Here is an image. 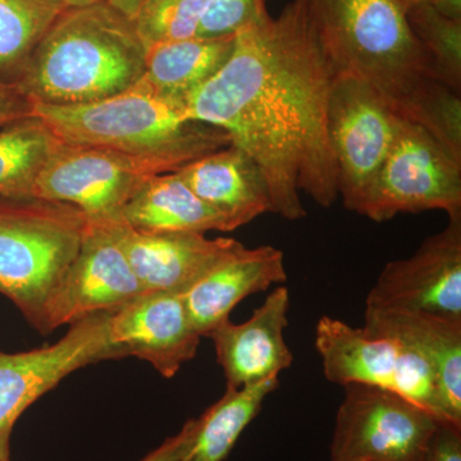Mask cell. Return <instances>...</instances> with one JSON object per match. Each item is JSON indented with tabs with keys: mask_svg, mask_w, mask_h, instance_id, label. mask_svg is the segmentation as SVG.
Here are the masks:
<instances>
[{
	"mask_svg": "<svg viewBox=\"0 0 461 461\" xmlns=\"http://www.w3.org/2000/svg\"><path fill=\"white\" fill-rule=\"evenodd\" d=\"M338 68L321 41L308 0L235 33L227 62L185 99L187 118L217 127L262 171L272 213L306 217L300 194L321 208L339 195L329 108Z\"/></svg>",
	"mask_w": 461,
	"mask_h": 461,
	"instance_id": "6da1fadb",
	"label": "cell"
},
{
	"mask_svg": "<svg viewBox=\"0 0 461 461\" xmlns=\"http://www.w3.org/2000/svg\"><path fill=\"white\" fill-rule=\"evenodd\" d=\"M339 74L366 85L393 113L420 124L461 158V98L439 81L403 0H308Z\"/></svg>",
	"mask_w": 461,
	"mask_h": 461,
	"instance_id": "7a4b0ae2",
	"label": "cell"
},
{
	"mask_svg": "<svg viewBox=\"0 0 461 461\" xmlns=\"http://www.w3.org/2000/svg\"><path fill=\"white\" fill-rule=\"evenodd\" d=\"M145 51L135 23L104 0L65 9L33 50L17 87L32 104L98 102L144 77Z\"/></svg>",
	"mask_w": 461,
	"mask_h": 461,
	"instance_id": "3957f363",
	"label": "cell"
},
{
	"mask_svg": "<svg viewBox=\"0 0 461 461\" xmlns=\"http://www.w3.org/2000/svg\"><path fill=\"white\" fill-rule=\"evenodd\" d=\"M32 114L66 144L156 158L173 171L230 144L226 132L187 118L180 103L160 93L145 77L98 102L32 104Z\"/></svg>",
	"mask_w": 461,
	"mask_h": 461,
	"instance_id": "277c9868",
	"label": "cell"
},
{
	"mask_svg": "<svg viewBox=\"0 0 461 461\" xmlns=\"http://www.w3.org/2000/svg\"><path fill=\"white\" fill-rule=\"evenodd\" d=\"M87 223L72 205L36 196H0V294L42 335L51 299Z\"/></svg>",
	"mask_w": 461,
	"mask_h": 461,
	"instance_id": "5b68a950",
	"label": "cell"
},
{
	"mask_svg": "<svg viewBox=\"0 0 461 461\" xmlns=\"http://www.w3.org/2000/svg\"><path fill=\"white\" fill-rule=\"evenodd\" d=\"M314 344L327 381L390 391L446 421L435 369L411 346L327 315L318 321Z\"/></svg>",
	"mask_w": 461,
	"mask_h": 461,
	"instance_id": "8992f818",
	"label": "cell"
},
{
	"mask_svg": "<svg viewBox=\"0 0 461 461\" xmlns=\"http://www.w3.org/2000/svg\"><path fill=\"white\" fill-rule=\"evenodd\" d=\"M461 213V159L420 124L400 118L395 140L357 213L386 222L400 213Z\"/></svg>",
	"mask_w": 461,
	"mask_h": 461,
	"instance_id": "52a82bcc",
	"label": "cell"
},
{
	"mask_svg": "<svg viewBox=\"0 0 461 461\" xmlns=\"http://www.w3.org/2000/svg\"><path fill=\"white\" fill-rule=\"evenodd\" d=\"M167 172L175 171L156 158L63 142L39 175L32 196L75 206L89 222H121L142 185Z\"/></svg>",
	"mask_w": 461,
	"mask_h": 461,
	"instance_id": "ba28073f",
	"label": "cell"
},
{
	"mask_svg": "<svg viewBox=\"0 0 461 461\" xmlns=\"http://www.w3.org/2000/svg\"><path fill=\"white\" fill-rule=\"evenodd\" d=\"M344 388L330 461L420 460L441 420L390 391L360 384Z\"/></svg>",
	"mask_w": 461,
	"mask_h": 461,
	"instance_id": "9c48e42d",
	"label": "cell"
},
{
	"mask_svg": "<svg viewBox=\"0 0 461 461\" xmlns=\"http://www.w3.org/2000/svg\"><path fill=\"white\" fill-rule=\"evenodd\" d=\"M111 313L93 314L72 323L54 345L23 353L0 351V460L9 459L14 424L39 397L83 366L122 359L109 339Z\"/></svg>",
	"mask_w": 461,
	"mask_h": 461,
	"instance_id": "30bf717a",
	"label": "cell"
},
{
	"mask_svg": "<svg viewBox=\"0 0 461 461\" xmlns=\"http://www.w3.org/2000/svg\"><path fill=\"white\" fill-rule=\"evenodd\" d=\"M400 115L366 85L339 74L330 93L329 135L346 209L359 211L395 140Z\"/></svg>",
	"mask_w": 461,
	"mask_h": 461,
	"instance_id": "8fae6325",
	"label": "cell"
},
{
	"mask_svg": "<svg viewBox=\"0 0 461 461\" xmlns=\"http://www.w3.org/2000/svg\"><path fill=\"white\" fill-rule=\"evenodd\" d=\"M366 308L436 315L461 321V213L421 242L412 256L387 263Z\"/></svg>",
	"mask_w": 461,
	"mask_h": 461,
	"instance_id": "7c38bea8",
	"label": "cell"
},
{
	"mask_svg": "<svg viewBox=\"0 0 461 461\" xmlns=\"http://www.w3.org/2000/svg\"><path fill=\"white\" fill-rule=\"evenodd\" d=\"M145 293L115 236L113 223L89 222L48 308L47 335L90 315L115 312Z\"/></svg>",
	"mask_w": 461,
	"mask_h": 461,
	"instance_id": "4fadbf2b",
	"label": "cell"
},
{
	"mask_svg": "<svg viewBox=\"0 0 461 461\" xmlns=\"http://www.w3.org/2000/svg\"><path fill=\"white\" fill-rule=\"evenodd\" d=\"M108 332L122 359L145 360L166 378L175 377L195 357L202 339L182 295L160 291H148L112 312Z\"/></svg>",
	"mask_w": 461,
	"mask_h": 461,
	"instance_id": "5bb4252c",
	"label": "cell"
},
{
	"mask_svg": "<svg viewBox=\"0 0 461 461\" xmlns=\"http://www.w3.org/2000/svg\"><path fill=\"white\" fill-rule=\"evenodd\" d=\"M113 230L145 290L180 295L241 245L200 232H147L123 222L113 223Z\"/></svg>",
	"mask_w": 461,
	"mask_h": 461,
	"instance_id": "9a60e30c",
	"label": "cell"
},
{
	"mask_svg": "<svg viewBox=\"0 0 461 461\" xmlns=\"http://www.w3.org/2000/svg\"><path fill=\"white\" fill-rule=\"evenodd\" d=\"M288 308L290 293L278 286L247 321H226L209 335L227 387L241 388L278 378L293 366L294 355L285 339Z\"/></svg>",
	"mask_w": 461,
	"mask_h": 461,
	"instance_id": "2e32d148",
	"label": "cell"
},
{
	"mask_svg": "<svg viewBox=\"0 0 461 461\" xmlns=\"http://www.w3.org/2000/svg\"><path fill=\"white\" fill-rule=\"evenodd\" d=\"M287 281L284 253L271 245L235 251L182 294L194 329L209 338L218 326L230 320V312L248 296Z\"/></svg>",
	"mask_w": 461,
	"mask_h": 461,
	"instance_id": "e0dca14e",
	"label": "cell"
},
{
	"mask_svg": "<svg viewBox=\"0 0 461 461\" xmlns=\"http://www.w3.org/2000/svg\"><path fill=\"white\" fill-rule=\"evenodd\" d=\"M363 329L373 335L400 339L420 351L435 369L444 420L461 427V321L366 308Z\"/></svg>",
	"mask_w": 461,
	"mask_h": 461,
	"instance_id": "ac0fdd59",
	"label": "cell"
},
{
	"mask_svg": "<svg viewBox=\"0 0 461 461\" xmlns=\"http://www.w3.org/2000/svg\"><path fill=\"white\" fill-rule=\"evenodd\" d=\"M176 172L198 198L229 221L232 230L272 212L262 171L233 145L205 154Z\"/></svg>",
	"mask_w": 461,
	"mask_h": 461,
	"instance_id": "d6986e66",
	"label": "cell"
},
{
	"mask_svg": "<svg viewBox=\"0 0 461 461\" xmlns=\"http://www.w3.org/2000/svg\"><path fill=\"white\" fill-rule=\"evenodd\" d=\"M121 222L147 232H230L232 227L177 172L153 176L124 206Z\"/></svg>",
	"mask_w": 461,
	"mask_h": 461,
	"instance_id": "ffe728a7",
	"label": "cell"
},
{
	"mask_svg": "<svg viewBox=\"0 0 461 461\" xmlns=\"http://www.w3.org/2000/svg\"><path fill=\"white\" fill-rule=\"evenodd\" d=\"M235 35L162 42L145 48L149 83L184 107L185 99L220 71L232 53Z\"/></svg>",
	"mask_w": 461,
	"mask_h": 461,
	"instance_id": "44dd1931",
	"label": "cell"
},
{
	"mask_svg": "<svg viewBox=\"0 0 461 461\" xmlns=\"http://www.w3.org/2000/svg\"><path fill=\"white\" fill-rule=\"evenodd\" d=\"M278 384V378H272L250 386L227 387L224 395L195 420L193 441L180 461L226 460Z\"/></svg>",
	"mask_w": 461,
	"mask_h": 461,
	"instance_id": "7402d4cb",
	"label": "cell"
},
{
	"mask_svg": "<svg viewBox=\"0 0 461 461\" xmlns=\"http://www.w3.org/2000/svg\"><path fill=\"white\" fill-rule=\"evenodd\" d=\"M62 144L33 114L0 127V196H32L39 175Z\"/></svg>",
	"mask_w": 461,
	"mask_h": 461,
	"instance_id": "603a6c76",
	"label": "cell"
},
{
	"mask_svg": "<svg viewBox=\"0 0 461 461\" xmlns=\"http://www.w3.org/2000/svg\"><path fill=\"white\" fill-rule=\"evenodd\" d=\"M63 11L51 0H0V84L17 86L33 50Z\"/></svg>",
	"mask_w": 461,
	"mask_h": 461,
	"instance_id": "cb8c5ba5",
	"label": "cell"
},
{
	"mask_svg": "<svg viewBox=\"0 0 461 461\" xmlns=\"http://www.w3.org/2000/svg\"><path fill=\"white\" fill-rule=\"evenodd\" d=\"M406 18L432 59L439 81L461 94V20L446 17L429 3H411Z\"/></svg>",
	"mask_w": 461,
	"mask_h": 461,
	"instance_id": "d4e9b609",
	"label": "cell"
},
{
	"mask_svg": "<svg viewBox=\"0 0 461 461\" xmlns=\"http://www.w3.org/2000/svg\"><path fill=\"white\" fill-rule=\"evenodd\" d=\"M209 0H149L135 20L145 48L196 38Z\"/></svg>",
	"mask_w": 461,
	"mask_h": 461,
	"instance_id": "484cf974",
	"label": "cell"
},
{
	"mask_svg": "<svg viewBox=\"0 0 461 461\" xmlns=\"http://www.w3.org/2000/svg\"><path fill=\"white\" fill-rule=\"evenodd\" d=\"M268 14L267 0H209L198 36L235 35L241 27Z\"/></svg>",
	"mask_w": 461,
	"mask_h": 461,
	"instance_id": "4316f807",
	"label": "cell"
},
{
	"mask_svg": "<svg viewBox=\"0 0 461 461\" xmlns=\"http://www.w3.org/2000/svg\"><path fill=\"white\" fill-rule=\"evenodd\" d=\"M418 461H461V427L438 421Z\"/></svg>",
	"mask_w": 461,
	"mask_h": 461,
	"instance_id": "83f0119b",
	"label": "cell"
},
{
	"mask_svg": "<svg viewBox=\"0 0 461 461\" xmlns=\"http://www.w3.org/2000/svg\"><path fill=\"white\" fill-rule=\"evenodd\" d=\"M32 114V103L17 86L0 84V127Z\"/></svg>",
	"mask_w": 461,
	"mask_h": 461,
	"instance_id": "f1b7e54d",
	"label": "cell"
},
{
	"mask_svg": "<svg viewBox=\"0 0 461 461\" xmlns=\"http://www.w3.org/2000/svg\"><path fill=\"white\" fill-rule=\"evenodd\" d=\"M195 430V420L186 421L180 433L163 442L157 450L148 455L141 461H180L193 441Z\"/></svg>",
	"mask_w": 461,
	"mask_h": 461,
	"instance_id": "f546056e",
	"label": "cell"
},
{
	"mask_svg": "<svg viewBox=\"0 0 461 461\" xmlns=\"http://www.w3.org/2000/svg\"><path fill=\"white\" fill-rule=\"evenodd\" d=\"M104 2H107L115 11L120 12L127 20L135 23L136 18H138L139 14L149 0H104Z\"/></svg>",
	"mask_w": 461,
	"mask_h": 461,
	"instance_id": "4dcf8cb0",
	"label": "cell"
},
{
	"mask_svg": "<svg viewBox=\"0 0 461 461\" xmlns=\"http://www.w3.org/2000/svg\"><path fill=\"white\" fill-rule=\"evenodd\" d=\"M427 3L444 16L461 20V0H429Z\"/></svg>",
	"mask_w": 461,
	"mask_h": 461,
	"instance_id": "1f68e13d",
	"label": "cell"
},
{
	"mask_svg": "<svg viewBox=\"0 0 461 461\" xmlns=\"http://www.w3.org/2000/svg\"><path fill=\"white\" fill-rule=\"evenodd\" d=\"M63 9L84 8L87 5H95L100 0H51Z\"/></svg>",
	"mask_w": 461,
	"mask_h": 461,
	"instance_id": "d6a6232c",
	"label": "cell"
},
{
	"mask_svg": "<svg viewBox=\"0 0 461 461\" xmlns=\"http://www.w3.org/2000/svg\"><path fill=\"white\" fill-rule=\"evenodd\" d=\"M403 2L408 3V5H411V3H427L429 0H403Z\"/></svg>",
	"mask_w": 461,
	"mask_h": 461,
	"instance_id": "836d02e7",
	"label": "cell"
},
{
	"mask_svg": "<svg viewBox=\"0 0 461 461\" xmlns=\"http://www.w3.org/2000/svg\"><path fill=\"white\" fill-rule=\"evenodd\" d=\"M0 461H11V460L8 459V460H0Z\"/></svg>",
	"mask_w": 461,
	"mask_h": 461,
	"instance_id": "e575fe53",
	"label": "cell"
}]
</instances>
